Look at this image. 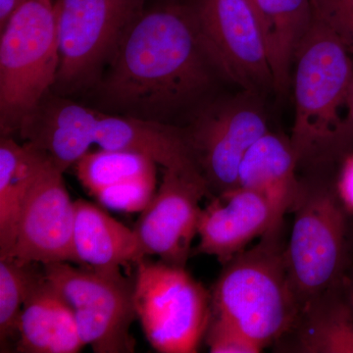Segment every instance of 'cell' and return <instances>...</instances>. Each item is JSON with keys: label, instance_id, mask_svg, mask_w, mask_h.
I'll use <instances>...</instances> for the list:
<instances>
[{"label": "cell", "instance_id": "obj_1", "mask_svg": "<svg viewBox=\"0 0 353 353\" xmlns=\"http://www.w3.org/2000/svg\"><path fill=\"white\" fill-rule=\"evenodd\" d=\"M108 63L99 85L106 104L159 122L199 101L219 74L202 41L196 0H146Z\"/></svg>", "mask_w": 353, "mask_h": 353}, {"label": "cell", "instance_id": "obj_2", "mask_svg": "<svg viewBox=\"0 0 353 353\" xmlns=\"http://www.w3.org/2000/svg\"><path fill=\"white\" fill-rule=\"evenodd\" d=\"M353 55L315 19L292 68L294 123L292 143L299 167L325 173L353 153L348 94Z\"/></svg>", "mask_w": 353, "mask_h": 353}, {"label": "cell", "instance_id": "obj_3", "mask_svg": "<svg viewBox=\"0 0 353 353\" xmlns=\"http://www.w3.org/2000/svg\"><path fill=\"white\" fill-rule=\"evenodd\" d=\"M26 143L62 172L97 145L152 158L164 168L197 169L182 128L129 115H114L61 97L43 99L21 128Z\"/></svg>", "mask_w": 353, "mask_h": 353}, {"label": "cell", "instance_id": "obj_4", "mask_svg": "<svg viewBox=\"0 0 353 353\" xmlns=\"http://www.w3.org/2000/svg\"><path fill=\"white\" fill-rule=\"evenodd\" d=\"M282 225L225 264L211 292L212 314L264 348L290 333L301 308L290 281Z\"/></svg>", "mask_w": 353, "mask_h": 353}, {"label": "cell", "instance_id": "obj_5", "mask_svg": "<svg viewBox=\"0 0 353 353\" xmlns=\"http://www.w3.org/2000/svg\"><path fill=\"white\" fill-rule=\"evenodd\" d=\"M0 131L19 132L54 87L59 69L54 0H25L1 28Z\"/></svg>", "mask_w": 353, "mask_h": 353}, {"label": "cell", "instance_id": "obj_6", "mask_svg": "<svg viewBox=\"0 0 353 353\" xmlns=\"http://www.w3.org/2000/svg\"><path fill=\"white\" fill-rule=\"evenodd\" d=\"M345 208L336 185L323 178L301 180L285 248L301 313L347 278L350 234Z\"/></svg>", "mask_w": 353, "mask_h": 353}, {"label": "cell", "instance_id": "obj_7", "mask_svg": "<svg viewBox=\"0 0 353 353\" xmlns=\"http://www.w3.org/2000/svg\"><path fill=\"white\" fill-rule=\"evenodd\" d=\"M134 304L148 343L161 353L196 352L212 314L210 294L185 267L146 259L137 264Z\"/></svg>", "mask_w": 353, "mask_h": 353}, {"label": "cell", "instance_id": "obj_8", "mask_svg": "<svg viewBox=\"0 0 353 353\" xmlns=\"http://www.w3.org/2000/svg\"><path fill=\"white\" fill-rule=\"evenodd\" d=\"M183 131L210 199L232 192L246 152L269 132L262 97L241 90L211 102Z\"/></svg>", "mask_w": 353, "mask_h": 353}, {"label": "cell", "instance_id": "obj_9", "mask_svg": "<svg viewBox=\"0 0 353 353\" xmlns=\"http://www.w3.org/2000/svg\"><path fill=\"white\" fill-rule=\"evenodd\" d=\"M43 266L46 280L71 306L85 345L97 353L134 352V284L120 271L76 268L70 262Z\"/></svg>", "mask_w": 353, "mask_h": 353}, {"label": "cell", "instance_id": "obj_10", "mask_svg": "<svg viewBox=\"0 0 353 353\" xmlns=\"http://www.w3.org/2000/svg\"><path fill=\"white\" fill-rule=\"evenodd\" d=\"M146 0H54L59 69L54 88L71 92L94 82Z\"/></svg>", "mask_w": 353, "mask_h": 353}, {"label": "cell", "instance_id": "obj_11", "mask_svg": "<svg viewBox=\"0 0 353 353\" xmlns=\"http://www.w3.org/2000/svg\"><path fill=\"white\" fill-rule=\"evenodd\" d=\"M204 48L220 75L263 97L274 92L263 32L250 0H196Z\"/></svg>", "mask_w": 353, "mask_h": 353}, {"label": "cell", "instance_id": "obj_12", "mask_svg": "<svg viewBox=\"0 0 353 353\" xmlns=\"http://www.w3.org/2000/svg\"><path fill=\"white\" fill-rule=\"evenodd\" d=\"M208 185L196 169L164 168L161 185L143 211L134 232L145 257L185 267L199 230Z\"/></svg>", "mask_w": 353, "mask_h": 353}, {"label": "cell", "instance_id": "obj_13", "mask_svg": "<svg viewBox=\"0 0 353 353\" xmlns=\"http://www.w3.org/2000/svg\"><path fill=\"white\" fill-rule=\"evenodd\" d=\"M64 172L48 160L23 204L17 239L8 257L41 265L75 263V201L65 185Z\"/></svg>", "mask_w": 353, "mask_h": 353}, {"label": "cell", "instance_id": "obj_14", "mask_svg": "<svg viewBox=\"0 0 353 353\" xmlns=\"http://www.w3.org/2000/svg\"><path fill=\"white\" fill-rule=\"evenodd\" d=\"M279 222L270 203L252 190L238 189L211 197L199 218L197 252L211 255L221 264L228 263Z\"/></svg>", "mask_w": 353, "mask_h": 353}, {"label": "cell", "instance_id": "obj_15", "mask_svg": "<svg viewBox=\"0 0 353 353\" xmlns=\"http://www.w3.org/2000/svg\"><path fill=\"white\" fill-rule=\"evenodd\" d=\"M290 139L269 131L246 152L240 170L239 188L261 194L270 203L279 222H284L301 194V180Z\"/></svg>", "mask_w": 353, "mask_h": 353}, {"label": "cell", "instance_id": "obj_16", "mask_svg": "<svg viewBox=\"0 0 353 353\" xmlns=\"http://www.w3.org/2000/svg\"><path fill=\"white\" fill-rule=\"evenodd\" d=\"M73 245L75 263L92 270L120 271L145 259L134 229L83 199L75 201Z\"/></svg>", "mask_w": 353, "mask_h": 353}, {"label": "cell", "instance_id": "obj_17", "mask_svg": "<svg viewBox=\"0 0 353 353\" xmlns=\"http://www.w3.org/2000/svg\"><path fill=\"white\" fill-rule=\"evenodd\" d=\"M85 347L71 306L43 276L23 306L16 352L77 353Z\"/></svg>", "mask_w": 353, "mask_h": 353}, {"label": "cell", "instance_id": "obj_18", "mask_svg": "<svg viewBox=\"0 0 353 353\" xmlns=\"http://www.w3.org/2000/svg\"><path fill=\"white\" fill-rule=\"evenodd\" d=\"M256 11L274 81V92L287 94L299 46L314 22L311 0H252Z\"/></svg>", "mask_w": 353, "mask_h": 353}, {"label": "cell", "instance_id": "obj_19", "mask_svg": "<svg viewBox=\"0 0 353 353\" xmlns=\"http://www.w3.org/2000/svg\"><path fill=\"white\" fill-rule=\"evenodd\" d=\"M292 333L297 352L353 353V294L347 276L304 309Z\"/></svg>", "mask_w": 353, "mask_h": 353}, {"label": "cell", "instance_id": "obj_20", "mask_svg": "<svg viewBox=\"0 0 353 353\" xmlns=\"http://www.w3.org/2000/svg\"><path fill=\"white\" fill-rule=\"evenodd\" d=\"M50 159L34 146L11 136L0 139V259L10 255L23 204L32 183Z\"/></svg>", "mask_w": 353, "mask_h": 353}, {"label": "cell", "instance_id": "obj_21", "mask_svg": "<svg viewBox=\"0 0 353 353\" xmlns=\"http://www.w3.org/2000/svg\"><path fill=\"white\" fill-rule=\"evenodd\" d=\"M152 158L124 150L88 152L76 162V175L83 188L94 196L101 190L130 181L157 176Z\"/></svg>", "mask_w": 353, "mask_h": 353}, {"label": "cell", "instance_id": "obj_22", "mask_svg": "<svg viewBox=\"0 0 353 353\" xmlns=\"http://www.w3.org/2000/svg\"><path fill=\"white\" fill-rule=\"evenodd\" d=\"M43 266L15 257L0 259V341L1 352L11 341L17 343L23 306L43 278Z\"/></svg>", "mask_w": 353, "mask_h": 353}, {"label": "cell", "instance_id": "obj_23", "mask_svg": "<svg viewBox=\"0 0 353 353\" xmlns=\"http://www.w3.org/2000/svg\"><path fill=\"white\" fill-rule=\"evenodd\" d=\"M157 176L139 179L101 190L94 197L102 205L113 210L138 212L150 203L154 196Z\"/></svg>", "mask_w": 353, "mask_h": 353}, {"label": "cell", "instance_id": "obj_24", "mask_svg": "<svg viewBox=\"0 0 353 353\" xmlns=\"http://www.w3.org/2000/svg\"><path fill=\"white\" fill-rule=\"evenodd\" d=\"M205 334L212 353H259L263 350L238 327L218 316L211 315Z\"/></svg>", "mask_w": 353, "mask_h": 353}, {"label": "cell", "instance_id": "obj_25", "mask_svg": "<svg viewBox=\"0 0 353 353\" xmlns=\"http://www.w3.org/2000/svg\"><path fill=\"white\" fill-rule=\"evenodd\" d=\"M315 19L343 41L353 55V0H311Z\"/></svg>", "mask_w": 353, "mask_h": 353}, {"label": "cell", "instance_id": "obj_26", "mask_svg": "<svg viewBox=\"0 0 353 353\" xmlns=\"http://www.w3.org/2000/svg\"><path fill=\"white\" fill-rule=\"evenodd\" d=\"M336 190L345 208L353 210V153L341 165Z\"/></svg>", "mask_w": 353, "mask_h": 353}, {"label": "cell", "instance_id": "obj_27", "mask_svg": "<svg viewBox=\"0 0 353 353\" xmlns=\"http://www.w3.org/2000/svg\"><path fill=\"white\" fill-rule=\"evenodd\" d=\"M25 0H0V28L6 24L16 8Z\"/></svg>", "mask_w": 353, "mask_h": 353}, {"label": "cell", "instance_id": "obj_28", "mask_svg": "<svg viewBox=\"0 0 353 353\" xmlns=\"http://www.w3.org/2000/svg\"><path fill=\"white\" fill-rule=\"evenodd\" d=\"M348 111H350V121L353 127V75L352 85H350V94H348Z\"/></svg>", "mask_w": 353, "mask_h": 353}, {"label": "cell", "instance_id": "obj_29", "mask_svg": "<svg viewBox=\"0 0 353 353\" xmlns=\"http://www.w3.org/2000/svg\"><path fill=\"white\" fill-rule=\"evenodd\" d=\"M347 282L348 285H350V290H352V294H353V267L352 268V270L348 271L347 273Z\"/></svg>", "mask_w": 353, "mask_h": 353}, {"label": "cell", "instance_id": "obj_30", "mask_svg": "<svg viewBox=\"0 0 353 353\" xmlns=\"http://www.w3.org/2000/svg\"><path fill=\"white\" fill-rule=\"evenodd\" d=\"M250 2H252V0H250Z\"/></svg>", "mask_w": 353, "mask_h": 353}]
</instances>
